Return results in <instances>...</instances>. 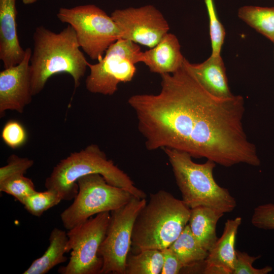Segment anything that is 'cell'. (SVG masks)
I'll return each mask as SVG.
<instances>
[{
	"instance_id": "obj_15",
	"label": "cell",
	"mask_w": 274,
	"mask_h": 274,
	"mask_svg": "<svg viewBox=\"0 0 274 274\" xmlns=\"http://www.w3.org/2000/svg\"><path fill=\"white\" fill-rule=\"evenodd\" d=\"M184 58L178 39L168 32L156 46L143 52L142 62L151 72L162 75L176 72L183 65Z\"/></svg>"
},
{
	"instance_id": "obj_9",
	"label": "cell",
	"mask_w": 274,
	"mask_h": 274,
	"mask_svg": "<svg viewBox=\"0 0 274 274\" xmlns=\"http://www.w3.org/2000/svg\"><path fill=\"white\" fill-rule=\"evenodd\" d=\"M111 217L110 212L99 213L68 230L67 264L58 269L60 274H100L102 258L98 250L104 241Z\"/></svg>"
},
{
	"instance_id": "obj_8",
	"label": "cell",
	"mask_w": 274,
	"mask_h": 274,
	"mask_svg": "<svg viewBox=\"0 0 274 274\" xmlns=\"http://www.w3.org/2000/svg\"><path fill=\"white\" fill-rule=\"evenodd\" d=\"M143 52L137 44L118 40L96 63H88L90 73L85 80L86 89L92 93L113 95L119 83L132 80L136 73L135 64L142 62Z\"/></svg>"
},
{
	"instance_id": "obj_23",
	"label": "cell",
	"mask_w": 274,
	"mask_h": 274,
	"mask_svg": "<svg viewBox=\"0 0 274 274\" xmlns=\"http://www.w3.org/2000/svg\"><path fill=\"white\" fill-rule=\"evenodd\" d=\"M62 198L56 191L46 189L40 192L36 191L24 200L23 205L31 215L40 217L46 211L58 204Z\"/></svg>"
},
{
	"instance_id": "obj_22",
	"label": "cell",
	"mask_w": 274,
	"mask_h": 274,
	"mask_svg": "<svg viewBox=\"0 0 274 274\" xmlns=\"http://www.w3.org/2000/svg\"><path fill=\"white\" fill-rule=\"evenodd\" d=\"M36 191L32 180L23 174L13 175L0 181L1 192L12 195L22 204L25 199Z\"/></svg>"
},
{
	"instance_id": "obj_7",
	"label": "cell",
	"mask_w": 274,
	"mask_h": 274,
	"mask_svg": "<svg viewBox=\"0 0 274 274\" xmlns=\"http://www.w3.org/2000/svg\"><path fill=\"white\" fill-rule=\"evenodd\" d=\"M77 182L78 193L72 204L60 216L62 225L67 230L93 215L117 209L134 196L124 188L109 184L98 174L82 176Z\"/></svg>"
},
{
	"instance_id": "obj_31",
	"label": "cell",
	"mask_w": 274,
	"mask_h": 274,
	"mask_svg": "<svg viewBox=\"0 0 274 274\" xmlns=\"http://www.w3.org/2000/svg\"><path fill=\"white\" fill-rule=\"evenodd\" d=\"M273 44H274V43H273Z\"/></svg>"
},
{
	"instance_id": "obj_1",
	"label": "cell",
	"mask_w": 274,
	"mask_h": 274,
	"mask_svg": "<svg viewBox=\"0 0 274 274\" xmlns=\"http://www.w3.org/2000/svg\"><path fill=\"white\" fill-rule=\"evenodd\" d=\"M160 76L158 94L128 99L148 150L175 149L225 167L260 165L256 146L244 128L243 96L213 95L184 63L176 72Z\"/></svg>"
},
{
	"instance_id": "obj_3",
	"label": "cell",
	"mask_w": 274,
	"mask_h": 274,
	"mask_svg": "<svg viewBox=\"0 0 274 274\" xmlns=\"http://www.w3.org/2000/svg\"><path fill=\"white\" fill-rule=\"evenodd\" d=\"M190 210L165 190L150 194L134 223L131 244L133 253L168 247L188 223Z\"/></svg>"
},
{
	"instance_id": "obj_26",
	"label": "cell",
	"mask_w": 274,
	"mask_h": 274,
	"mask_svg": "<svg viewBox=\"0 0 274 274\" xmlns=\"http://www.w3.org/2000/svg\"><path fill=\"white\" fill-rule=\"evenodd\" d=\"M26 132L23 126L16 120H9L4 126L2 139L12 149H17L26 142Z\"/></svg>"
},
{
	"instance_id": "obj_16",
	"label": "cell",
	"mask_w": 274,
	"mask_h": 274,
	"mask_svg": "<svg viewBox=\"0 0 274 274\" xmlns=\"http://www.w3.org/2000/svg\"><path fill=\"white\" fill-rule=\"evenodd\" d=\"M183 63L204 88L213 95L222 98L234 95L228 85L225 67L221 55H211L199 63L190 62L185 58Z\"/></svg>"
},
{
	"instance_id": "obj_14",
	"label": "cell",
	"mask_w": 274,
	"mask_h": 274,
	"mask_svg": "<svg viewBox=\"0 0 274 274\" xmlns=\"http://www.w3.org/2000/svg\"><path fill=\"white\" fill-rule=\"evenodd\" d=\"M16 0H0V59L5 68L20 63L25 50L17 32Z\"/></svg>"
},
{
	"instance_id": "obj_11",
	"label": "cell",
	"mask_w": 274,
	"mask_h": 274,
	"mask_svg": "<svg viewBox=\"0 0 274 274\" xmlns=\"http://www.w3.org/2000/svg\"><path fill=\"white\" fill-rule=\"evenodd\" d=\"M121 39L152 48L169 29L162 14L153 5L114 10L111 14Z\"/></svg>"
},
{
	"instance_id": "obj_18",
	"label": "cell",
	"mask_w": 274,
	"mask_h": 274,
	"mask_svg": "<svg viewBox=\"0 0 274 274\" xmlns=\"http://www.w3.org/2000/svg\"><path fill=\"white\" fill-rule=\"evenodd\" d=\"M49 245L44 253L35 259L23 274H45L59 264L65 262L67 258L64 255L68 253L67 232L55 227L51 231Z\"/></svg>"
},
{
	"instance_id": "obj_24",
	"label": "cell",
	"mask_w": 274,
	"mask_h": 274,
	"mask_svg": "<svg viewBox=\"0 0 274 274\" xmlns=\"http://www.w3.org/2000/svg\"><path fill=\"white\" fill-rule=\"evenodd\" d=\"M209 19L210 36L212 56H220L224 43L225 30L217 17L214 0H204Z\"/></svg>"
},
{
	"instance_id": "obj_6",
	"label": "cell",
	"mask_w": 274,
	"mask_h": 274,
	"mask_svg": "<svg viewBox=\"0 0 274 274\" xmlns=\"http://www.w3.org/2000/svg\"><path fill=\"white\" fill-rule=\"evenodd\" d=\"M56 15L62 23L73 27L80 48L93 60L101 59L108 48L121 39L120 30L111 15L96 5L62 7Z\"/></svg>"
},
{
	"instance_id": "obj_27",
	"label": "cell",
	"mask_w": 274,
	"mask_h": 274,
	"mask_svg": "<svg viewBox=\"0 0 274 274\" xmlns=\"http://www.w3.org/2000/svg\"><path fill=\"white\" fill-rule=\"evenodd\" d=\"M251 221L258 228L274 230V203H267L255 208Z\"/></svg>"
},
{
	"instance_id": "obj_29",
	"label": "cell",
	"mask_w": 274,
	"mask_h": 274,
	"mask_svg": "<svg viewBox=\"0 0 274 274\" xmlns=\"http://www.w3.org/2000/svg\"><path fill=\"white\" fill-rule=\"evenodd\" d=\"M163 263L161 274H178L184 268L183 264L168 247L161 250Z\"/></svg>"
},
{
	"instance_id": "obj_17",
	"label": "cell",
	"mask_w": 274,
	"mask_h": 274,
	"mask_svg": "<svg viewBox=\"0 0 274 274\" xmlns=\"http://www.w3.org/2000/svg\"><path fill=\"white\" fill-rule=\"evenodd\" d=\"M190 209L188 224L191 232L200 246L209 251L218 238L216 226L224 214L203 206Z\"/></svg>"
},
{
	"instance_id": "obj_2",
	"label": "cell",
	"mask_w": 274,
	"mask_h": 274,
	"mask_svg": "<svg viewBox=\"0 0 274 274\" xmlns=\"http://www.w3.org/2000/svg\"><path fill=\"white\" fill-rule=\"evenodd\" d=\"M32 39L29 63L32 95L43 90L51 77L61 73L72 77L75 91L85 75L88 62L80 49L73 27L68 24L56 33L43 25L39 26L35 30Z\"/></svg>"
},
{
	"instance_id": "obj_4",
	"label": "cell",
	"mask_w": 274,
	"mask_h": 274,
	"mask_svg": "<svg viewBox=\"0 0 274 274\" xmlns=\"http://www.w3.org/2000/svg\"><path fill=\"white\" fill-rule=\"evenodd\" d=\"M91 174L101 175L110 184L124 188L139 198L146 194L137 188L130 178L109 159L96 144H90L61 160L46 179V189L57 192L64 200L74 199L78 192L77 180Z\"/></svg>"
},
{
	"instance_id": "obj_20",
	"label": "cell",
	"mask_w": 274,
	"mask_h": 274,
	"mask_svg": "<svg viewBox=\"0 0 274 274\" xmlns=\"http://www.w3.org/2000/svg\"><path fill=\"white\" fill-rule=\"evenodd\" d=\"M239 19L274 43V7L244 6L237 13Z\"/></svg>"
},
{
	"instance_id": "obj_19",
	"label": "cell",
	"mask_w": 274,
	"mask_h": 274,
	"mask_svg": "<svg viewBox=\"0 0 274 274\" xmlns=\"http://www.w3.org/2000/svg\"><path fill=\"white\" fill-rule=\"evenodd\" d=\"M184 267H191L204 263L208 251L197 242L188 223L177 239L168 247Z\"/></svg>"
},
{
	"instance_id": "obj_21",
	"label": "cell",
	"mask_w": 274,
	"mask_h": 274,
	"mask_svg": "<svg viewBox=\"0 0 274 274\" xmlns=\"http://www.w3.org/2000/svg\"><path fill=\"white\" fill-rule=\"evenodd\" d=\"M163 263L162 253L159 250L147 249L135 254L129 253L125 274H159Z\"/></svg>"
},
{
	"instance_id": "obj_28",
	"label": "cell",
	"mask_w": 274,
	"mask_h": 274,
	"mask_svg": "<svg viewBox=\"0 0 274 274\" xmlns=\"http://www.w3.org/2000/svg\"><path fill=\"white\" fill-rule=\"evenodd\" d=\"M33 164V160L28 158L11 155L8 158L7 164L0 168V181L13 175L25 174Z\"/></svg>"
},
{
	"instance_id": "obj_12",
	"label": "cell",
	"mask_w": 274,
	"mask_h": 274,
	"mask_svg": "<svg viewBox=\"0 0 274 274\" xmlns=\"http://www.w3.org/2000/svg\"><path fill=\"white\" fill-rule=\"evenodd\" d=\"M32 50L25 49V55L19 64L5 68L0 72V115L7 110L22 113L32 101L30 59Z\"/></svg>"
},
{
	"instance_id": "obj_13",
	"label": "cell",
	"mask_w": 274,
	"mask_h": 274,
	"mask_svg": "<svg viewBox=\"0 0 274 274\" xmlns=\"http://www.w3.org/2000/svg\"><path fill=\"white\" fill-rule=\"evenodd\" d=\"M242 221L241 217L226 221L222 235L208 251L203 273L233 274L236 260V237Z\"/></svg>"
},
{
	"instance_id": "obj_5",
	"label": "cell",
	"mask_w": 274,
	"mask_h": 274,
	"mask_svg": "<svg viewBox=\"0 0 274 274\" xmlns=\"http://www.w3.org/2000/svg\"><path fill=\"white\" fill-rule=\"evenodd\" d=\"M163 150L171 165L182 200L190 209L203 206L224 214L233 211L236 206L235 199L214 178L215 162L207 159L203 163H197L186 152L169 148Z\"/></svg>"
},
{
	"instance_id": "obj_30",
	"label": "cell",
	"mask_w": 274,
	"mask_h": 274,
	"mask_svg": "<svg viewBox=\"0 0 274 274\" xmlns=\"http://www.w3.org/2000/svg\"><path fill=\"white\" fill-rule=\"evenodd\" d=\"M39 0H22V3L24 4V5H30V4H32L36 2H37V1H38Z\"/></svg>"
},
{
	"instance_id": "obj_10",
	"label": "cell",
	"mask_w": 274,
	"mask_h": 274,
	"mask_svg": "<svg viewBox=\"0 0 274 274\" xmlns=\"http://www.w3.org/2000/svg\"><path fill=\"white\" fill-rule=\"evenodd\" d=\"M146 203V198L133 196L126 204L110 212L107 232L98 252L103 261L100 274H125L134 223Z\"/></svg>"
},
{
	"instance_id": "obj_25",
	"label": "cell",
	"mask_w": 274,
	"mask_h": 274,
	"mask_svg": "<svg viewBox=\"0 0 274 274\" xmlns=\"http://www.w3.org/2000/svg\"><path fill=\"white\" fill-rule=\"evenodd\" d=\"M260 257V255L251 256L245 252L236 250L233 274H267L272 271L273 268L270 266L261 268L253 266V263Z\"/></svg>"
}]
</instances>
